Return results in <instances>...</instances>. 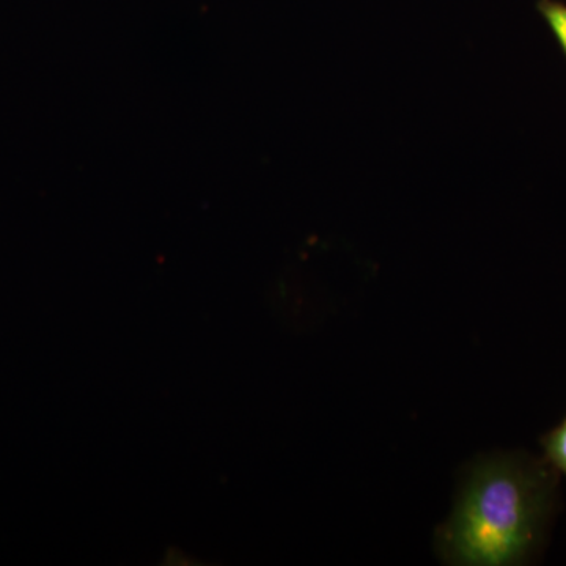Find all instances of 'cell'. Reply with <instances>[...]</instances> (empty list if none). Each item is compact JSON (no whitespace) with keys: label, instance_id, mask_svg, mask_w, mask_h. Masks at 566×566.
Here are the masks:
<instances>
[{"label":"cell","instance_id":"7a4b0ae2","mask_svg":"<svg viewBox=\"0 0 566 566\" xmlns=\"http://www.w3.org/2000/svg\"><path fill=\"white\" fill-rule=\"evenodd\" d=\"M547 464L566 476V419L542 439Z\"/></svg>","mask_w":566,"mask_h":566},{"label":"cell","instance_id":"3957f363","mask_svg":"<svg viewBox=\"0 0 566 566\" xmlns=\"http://www.w3.org/2000/svg\"><path fill=\"white\" fill-rule=\"evenodd\" d=\"M538 11L566 55V3L558 0H539Z\"/></svg>","mask_w":566,"mask_h":566},{"label":"cell","instance_id":"6da1fadb","mask_svg":"<svg viewBox=\"0 0 566 566\" xmlns=\"http://www.w3.org/2000/svg\"><path fill=\"white\" fill-rule=\"evenodd\" d=\"M545 469L513 457L479 465L438 531L446 560L457 565H516L531 556L551 501Z\"/></svg>","mask_w":566,"mask_h":566}]
</instances>
